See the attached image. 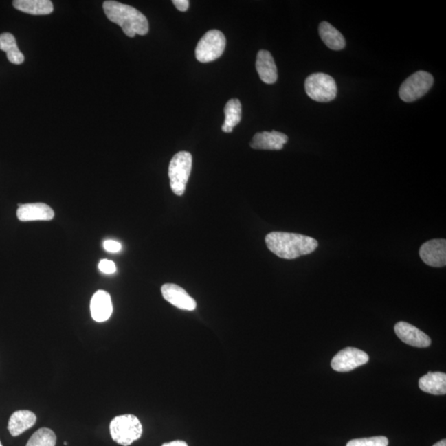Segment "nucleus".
Here are the masks:
<instances>
[{"instance_id":"18","label":"nucleus","mask_w":446,"mask_h":446,"mask_svg":"<svg viewBox=\"0 0 446 446\" xmlns=\"http://www.w3.org/2000/svg\"><path fill=\"white\" fill-rule=\"evenodd\" d=\"M319 35L327 47L333 51H341L346 47V40L337 28L329 23L322 22L319 25Z\"/></svg>"},{"instance_id":"22","label":"nucleus","mask_w":446,"mask_h":446,"mask_svg":"<svg viewBox=\"0 0 446 446\" xmlns=\"http://www.w3.org/2000/svg\"><path fill=\"white\" fill-rule=\"evenodd\" d=\"M56 444L55 432L51 429L43 427L40 428L32 436L26 446H56Z\"/></svg>"},{"instance_id":"7","label":"nucleus","mask_w":446,"mask_h":446,"mask_svg":"<svg viewBox=\"0 0 446 446\" xmlns=\"http://www.w3.org/2000/svg\"><path fill=\"white\" fill-rule=\"evenodd\" d=\"M433 83V76L427 71H420L413 74L401 85L399 89L401 100L406 103L419 100L430 91Z\"/></svg>"},{"instance_id":"20","label":"nucleus","mask_w":446,"mask_h":446,"mask_svg":"<svg viewBox=\"0 0 446 446\" xmlns=\"http://www.w3.org/2000/svg\"><path fill=\"white\" fill-rule=\"evenodd\" d=\"M0 50L6 52L7 58L12 64L20 65L25 60L19 50L15 36L10 32L0 34Z\"/></svg>"},{"instance_id":"10","label":"nucleus","mask_w":446,"mask_h":446,"mask_svg":"<svg viewBox=\"0 0 446 446\" xmlns=\"http://www.w3.org/2000/svg\"><path fill=\"white\" fill-rule=\"evenodd\" d=\"M394 331L401 341L409 346L425 348L431 346L432 339L428 335L410 323L399 322L394 326Z\"/></svg>"},{"instance_id":"5","label":"nucleus","mask_w":446,"mask_h":446,"mask_svg":"<svg viewBox=\"0 0 446 446\" xmlns=\"http://www.w3.org/2000/svg\"><path fill=\"white\" fill-rule=\"evenodd\" d=\"M305 91L310 99L327 103L337 97V86L333 77L324 73H316L306 78Z\"/></svg>"},{"instance_id":"25","label":"nucleus","mask_w":446,"mask_h":446,"mask_svg":"<svg viewBox=\"0 0 446 446\" xmlns=\"http://www.w3.org/2000/svg\"><path fill=\"white\" fill-rule=\"evenodd\" d=\"M104 247L109 252L116 253L121 251L122 245L116 241L108 240L104 241Z\"/></svg>"},{"instance_id":"6","label":"nucleus","mask_w":446,"mask_h":446,"mask_svg":"<svg viewBox=\"0 0 446 446\" xmlns=\"http://www.w3.org/2000/svg\"><path fill=\"white\" fill-rule=\"evenodd\" d=\"M226 38L222 32L210 30L203 35L196 47L195 56L199 63H212L223 54Z\"/></svg>"},{"instance_id":"24","label":"nucleus","mask_w":446,"mask_h":446,"mask_svg":"<svg viewBox=\"0 0 446 446\" xmlns=\"http://www.w3.org/2000/svg\"><path fill=\"white\" fill-rule=\"evenodd\" d=\"M99 268L101 272L111 275L117 271L115 264L112 260H101L99 264Z\"/></svg>"},{"instance_id":"13","label":"nucleus","mask_w":446,"mask_h":446,"mask_svg":"<svg viewBox=\"0 0 446 446\" xmlns=\"http://www.w3.org/2000/svg\"><path fill=\"white\" fill-rule=\"evenodd\" d=\"M17 211L18 219L22 222H32V221H50L54 218V211L47 204L27 203L19 205Z\"/></svg>"},{"instance_id":"9","label":"nucleus","mask_w":446,"mask_h":446,"mask_svg":"<svg viewBox=\"0 0 446 446\" xmlns=\"http://www.w3.org/2000/svg\"><path fill=\"white\" fill-rule=\"evenodd\" d=\"M421 260L432 267H445L446 265V241L434 239L427 241L419 249Z\"/></svg>"},{"instance_id":"3","label":"nucleus","mask_w":446,"mask_h":446,"mask_svg":"<svg viewBox=\"0 0 446 446\" xmlns=\"http://www.w3.org/2000/svg\"><path fill=\"white\" fill-rule=\"evenodd\" d=\"M109 429L113 440L124 446L140 439L143 432L141 421L132 414L116 416L110 423Z\"/></svg>"},{"instance_id":"21","label":"nucleus","mask_w":446,"mask_h":446,"mask_svg":"<svg viewBox=\"0 0 446 446\" xmlns=\"http://www.w3.org/2000/svg\"><path fill=\"white\" fill-rule=\"evenodd\" d=\"M225 121L222 126L224 133H230L241 120V104L239 100L232 99L227 102L224 109Z\"/></svg>"},{"instance_id":"4","label":"nucleus","mask_w":446,"mask_h":446,"mask_svg":"<svg viewBox=\"0 0 446 446\" xmlns=\"http://www.w3.org/2000/svg\"><path fill=\"white\" fill-rule=\"evenodd\" d=\"M192 155L188 151H179L172 158L169 166L170 187L174 194H185L188 181L191 174Z\"/></svg>"},{"instance_id":"29","label":"nucleus","mask_w":446,"mask_h":446,"mask_svg":"<svg viewBox=\"0 0 446 446\" xmlns=\"http://www.w3.org/2000/svg\"><path fill=\"white\" fill-rule=\"evenodd\" d=\"M64 445H67V441H65Z\"/></svg>"},{"instance_id":"19","label":"nucleus","mask_w":446,"mask_h":446,"mask_svg":"<svg viewBox=\"0 0 446 446\" xmlns=\"http://www.w3.org/2000/svg\"><path fill=\"white\" fill-rule=\"evenodd\" d=\"M16 10L32 15H48L53 12V5L49 0H15Z\"/></svg>"},{"instance_id":"8","label":"nucleus","mask_w":446,"mask_h":446,"mask_svg":"<svg viewBox=\"0 0 446 446\" xmlns=\"http://www.w3.org/2000/svg\"><path fill=\"white\" fill-rule=\"evenodd\" d=\"M369 359V355L365 351L357 348L347 347L334 356L331 367L337 372H349L366 365Z\"/></svg>"},{"instance_id":"23","label":"nucleus","mask_w":446,"mask_h":446,"mask_svg":"<svg viewBox=\"0 0 446 446\" xmlns=\"http://www.w3.org/2000/svg\"><path fill=\"white\" fill-rule=\"evenodd\" d=\"M388 439L386 436H374L363 439L351 440L346 446H388Z\"/></svg>"},{"instance_id":"30","label":"nucleus","mask_w":446,"mask_h":446,"mask_svg":"<svg viewBox=\"0 0 446 446\" xmlns=\"http://www.w3.org/2000/svg\"><path fill=\"white\" fill-rule=\"evenodd\" d=\"M0 446H3L1 441H0Z\"/></svg>"},{"instance_id":"17","label":"nucleus","mask_w":446,"mask_h":446,"mask_svg":"<svg viewBox=\"0 0 446 446\" xmlns=\"http://www.w3.org/2000/svg\"><path fill=\"white\" fill-rule=\"evenodd\" d=\"M421 391L433 395L446 394V375L442 372H429L419 379Z\"/></svg>"},{"instance_id":"2","label":"nucleus","mask_w":446,"mask_h":446,"mask_svg":"<svg viewBox=\"0 0 446 446\" xmlns=\"http://www.w3.org/2000/svg\"><path fill=\"white\" fill-rule=\"evenodd\" d=\"M103 8L108 19L120 26L129 38L137 34L144 36L148 32V20L135 8L112 0L105 1Z\"/></svg>"},{"instance_id":"12","label":"nucleus","mask_w":446,"mask_h":446,"mask_svg":"<svg viewBox=\"0 0 446 446\" xmlns=\"http://www.w3.org/2000/svg\"><path fill=\"white\" fill-rule=\"evenodd\" d=\"M287 135L276 131L272 132H262L255 134L252 142L249 143L252 148L256 150H280L288 142Z\"/></svg>"},{"instance_id":"27","label":"nucleus","mask_w":446,"mask_h":446,"mask_svg":"<svg viewBox=\"0 0 446 446\" xmlns=\"http://www.w3.org/2000/svg\"><path fill=\"white\" fill-rule=\"evenodd\" d=\"M162 446H188V445L186 441H175L163 444Z\"/></svg>"},{"instance_id":"28","label":"nucleus","mask_w":446,"mask_h":446,"mask_svg":"<svg viewBox=\"0 0 446 446\" xmlns=\"http://www.w3.org/2000/svg\"><path fill=\"white\" fill-rule=\"evenodd\" d=\"M433 446H446V441L445 439L442 440L439 442H437V443H436Z\"/></svg>"},{"instance_id":"15","label":"nucleus","mask_w":446,"mask_h":446,"mask_svg":"<svg viewBox=\"0 0 446 446\" xmlns=\"http://www.w3.org/2000/svg\"><path fill=\"white\" fill-rule=\"evenodd\" d=\"M256 67L260 80L264 83H276L278 80L277 67L271 52L265 50L258 52Z\"/></svg>"},{"instance_id":"11","label":"nucleus","mask_w":446,"mask_h":446,"mask_svg":"<svg viewBox=\"0 0 446 446\" xmlns=\"http://www.w3.org/2000/svg\"><path fill=\"white\" fill-rule=\"evenodd\" d=\"M161 293L163 298L177 309L194 311L197 306L194 298L177 285H164L161 287Z\"/></svg>"},{"instance_id":"1","label":"nucleus","mask_w":446,"mask_h":446,"mask_svg":"<svg viewBox=\"0 0 446 446\" xmlns=\"http://www.w3.org/2000/svg\"><path fill=\"white\" fill-rule=\"evenodd\" d=\"M265 243L269 251L286 260L309 255L318 247L317 241L313 237L281 232L269 233Z\"/></svg>"},{"instance_id":"14","label":"nucleus","mask_w":446,"mask_h":446,"mask_svg":"<svg viewBox=\"0 0 446 446\" xmlns=\"http://www.w3.org/2000/svg\"><path fill=\"white\" fill-rule=\"evenodd\" d=\"M91 312L93 320L97 322H104L111 317L113 304L109 293L99 290L95 294L91 302Z\"/></svg>"},{"instance_id":"26","label":"nucleus","mask_w":446,"mask_h":446,"mask_svg":"<svg viewBox=\"0 0 446 446\" xmlns=\"http://www.w3.org/2000/svg\"><path fill=\"white\" fill-rule=\"evenodd\" d=\"M172 3L181 12L187 11L190 7V1H188V0H173Z\"/></svg>"},{"instance_id":"16","label":"nucleus","mask_w":446,"mask_h":446,"mask_svg":"<svg viewBox=\"0 0 446 446\" xmlns=\"http://www.w3.org/2000/svg\"><path fill=\"white\" fill-rule=\"evenodd\" d=\"M36 421V416L28 410H19L12 414L8 425V429L12 436H19L28 429L34 427Z\"/></svg>"}]
</instances>
